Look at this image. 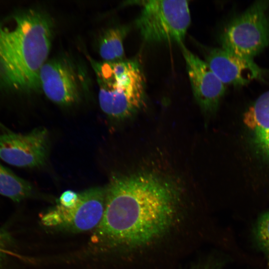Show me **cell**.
Returning a JSON list of instances; mask_svg holds the SVG:
<instances>
[{
	"label": "cell",
	"instance_id": "3957f363",
	"mask_svg": "<svg viewBox=\"0 0 269 269\" xmlns=\"http://www.w3.org/2000/svg\"><path fill=\"white\" fill-rule=\"evenodd\" d=\"M99 86V102L108 116L121 119L133 115L144 100V78L135 61L94 63Z\"/></svg>",
	"mask_w": 269,
	"mask_h": 269
},
{
	"label": "cell",
	"instance_id": "5bb4252c",
	"mask_svg": "<svg viewBox=\"0 0 269 269\" xmlns=\"http://www.w3.org/2000/svg\"><path fill=\"white\" fill-rule=\"evenodd\" d=\"M252 236L256 247L265 256L269 269V210L258 218L253 228Z\"/></svg>",
	"mask_w": 269,
	"mask_h": 269
},
{
	"label": "cell",
	"instance_id": "9c48e42d",
	"mask_svg": "<svg viewBox=\"0 0 269 269\" xmlns=\"http://www.w3.org/2000/svg\"><path fill=\"white\" fill-rule=\"evenodd\" d=\"M181 45L194 96L204 112H212L225 93V85L206 62Z\"/></svg>",
	"mask_w": 269,
	"mask_h": 269
},
{
	"label": "cell",
	"instance_id": "e0dca14e",
	"mask_svg": "<svg viewBox=\"0 0 269 269\" xmlns=\"http://www.w3.org/2000/svg\"><path fill=\"white\" fill-rule=\"evenodd\" d=\"M218 268V266H214L213 264H212V265L209 264L208 265L201 266L197 269H217Z\"/></svg>",
	"mask_w": 269,
	"mask_h": 269
},
{
	"label": "cell",
	"instance_id": "ac0fdd59",
	"mask_svg": "<svg viewBox=\"0 0 269 269\" xmlns=\"http://www.w3.org/2000/svg\"><path fill=\"white\" fill-rule=\"evenodd\" d=\"M0 128H2V129H4L5 128L3 126V125L0 123Z\"/></svg>",
	"mask_w": 269,
	"mask_h": 269
},
{
	"label": "cell",
	"instance_id": "5b68a950",
	"mask_svg": "<svg viewBox=\"0 0 269 269\" xmlns=\"http://www.w3.org/2000/svg\"><path fill=\"white\" fill-rule=\"evenodd\" d=\"M269 1L261 0L234 19L222 36V48L237 56L253 59L268 44Z\"/></svg>",
	"mask_w": 269,
	"mask_h": 269
},
{
	"label": "cell",
	"instance_id": "2e32d148",
	"mask_svg": "<svg viewBox=\"0 0 269 269\" xmlns=\"http://www.w3.org/2000/svg\"><path fill=\"white\" fill-rule=\"evenodd\" d=\"M78 197V194L74 191L66 190L60 196L58 204L66 208H72L77 203Z\"/></svg>",
	"mask_w": 269,
	"mask_h": 269
},
{
	"label": "cell",
	"instance_id": "7c38bea8",
	"mask_svg": "<svg viewBox=\"0 0 269 269\" xmlns=\"http://www.w3.org/2000/svg\"><path fill=\"white\" fill-rule=\"evenodd\" d=\"M129 27L118 26L106 29L99 41V53L104 61L122 60L124 56V40Z\"/></svg>",
	"mask_w": 269,
	"mask_h": 269
},
{
	"label": "cell",
	"instance_id": "6da1fadb",
	"mask_svg": "<svg viewBox=\"0 0 269 269\" xmlns=\"http://www.w3.org/2000/svg\"><path fill=\"white\" fill-rule=\"evenodd\" d=\"M177 186L153 172L114 176L106 188L102 219L95 236L110 245H149L173 225L180 201Z\"/></svg>",
	"mask_w": 269,
	"mask_h": 269
},
{
	"label": "cell",
	"instance_id": "52a82bcc",
	"mask_svg": "<svg viewBox=\"0 0 269 269\" xmlns=\"http://www.w3.org/2000/svg\"><path fill=\"white\" fill-rule=\"evenodd\" d=\"M48 152V135L43 128L27 134L6 132L0 135V159L12 166L38 167L45 163Z\"/></svg>",
	"mask_w": 269,
	"mask_h": 269
},
{
	"label": "cell",
	"instance_id": "8992f818",
	"mask_svg": "<svg viewBox=\"0 0 269 269\" xmlns=\"http://www.w3.org/2000/svg\"><path fill=\"white\" fill-rule=\"evenodd\" d=\"M76 205L66 208L58 204L41 218L46 227L73 232H81L96 228L104 212L106 189L95 187L78 194Z\"/></svg>",
	"mask_w": 269,
	"mask_h": 269
},
{
	"label": "cell",
	"instance_id": "30bf717a",
	"mask_svg": "<svg viewBox=\"0 0 269 269\" xmlns=\"http://www.w3.org/2000/svg\"><path fill=\"white\" fill-rule=\"evenodd\" d=\"M206 62L224 85H244L261 76V70L253 59L237 56L223 48L211 50Z\"/></svg>",
	"mask_w": 269,
	"mask_h": 269
},
{
	"label": "cell",
	"instance_id": "7a4b0ae2",
	"mask_svg": "<svg viewBox=\"0 0 269 269\" xmlns=\"http://www.w3.org/2000/svg\"><path fill=\"white\" fill-rule=\"evenodd\" d=\"M52 35L50 17L36 9L18 12L0 23V82L15 90L39 89V74Z\"/></svg>",
	"mask_w": 269,
	"mask_h": 269
},
{
	"label": "cell",
	"instance_id": "8fae6325",
	"mask_svg": "<svg viewBox=\"0 0 269 269\" xmlns=\"http://www.w3.org/2000/svg\"><path fill=\"white\" fill-rule=\"evenodd\" d=\"M255 146L269 160V91L262 94L244 115Z\"/></svg>",
	"mask_w": 269,
	"mask_h": 269
},
{
	"label": "cell",
	"instance_id": "277c9868",
	"mask_svg": "<svg viewBox=\"0 0 269 269\" xmlns=\"http://www.w3.org/2000/svg\"><path fill=\"white\" fill-rule=\"evenodd\" d=\"M140 5L136 24L145 41L182 45L191 21L188 1L143 0Z\"/></svg>",
	"mask_w": 269,
	"mask_h": 269
},
{
	"label": "cell",
	"instance_id": "9a60e30c",
	"mask_svg": "<svg viewBox=\"0 0 269 269\" xmlns=\"http://www.w3.org/2000/svg\"><path fill=\"white\" fill-rule=\"evenodd\" d=\"M13 239L5 228H0V269H1L10 255Z\"/></svg>",
	"mask_w": 269,
	"mask_h": 269
},
{
	"label": "cell",
	"instance_id": "ba28073f",
	"mask_svg": "<svg viewBox=\"0 0 269 269\" xmlns=\"http://www.w3.org/2000/svg\"><path fill=\"white\" fill-rule=\"evenodd\" d=\"M39 83L46 96L58 105L69 106L79 99L80 88L76 71L65 58L47 60L40 70Z\"/></svg>",
	"mask_w": 269,
	"mask_h": 269
},
{
	"label": "cell",
	"instance_id": "4fadbf2b",
	"mask_svg": "<svg viewBox=\"0 0 269 269\" xmlns=\"http://www.w3.org/2000/svg\"><path fill=\"white\" fill-rule=\"evenodd\" d=\"M32 192V186L29 182L0 164V195L19 202L30 196Z\"/></svg>",
	"mask_w": 269,
	"mask_h": 269
}]
</instances>
